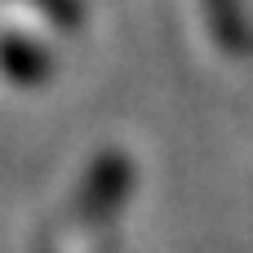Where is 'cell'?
<instances>
[{
	"label": "cell",
	"instance_id": "obj_4",
	"mask_svg": "<svg viewBox=\"0 0 253 253\" xmlns=\"http://www.w3.org/2000/svg\"><path fill=\"white\" fill-rule=\"evenodd\" d=\"M31 4H40L58 27H80V0H31Z\"/></svg>",
	"mask_w": 253,
	"mask_h": 253
},
{
	"label": "cell",
	"instance_id": "obj_2",
	"mask_svg": "<svg viewBox=\"0 0 253 253\" xmlns=\"http://www.w3.org/2000/svg\"><path fill=\"white\" fill-rule=\"evenodd\" d=\"M0 71L13 84H44L49 71H53V58H49L44 44L9 31V36H0Z\"/></svg>",
	"mask_w": 253,
	"mask_h": 253
},
{
	"label": "cell",
	"instance_id": "obj_3",
	"mask_svg": "<svg viewBox=\"0 0 253 253\" xmlns=\"http://www.w3.org/2000/svg\"><path fill=\"white\" fill-rule=\"evenodd\" d=\"M205 18H209V31L222 44V53L245 58L253 49V27H249V13H245V0H205Z\"/></svg>",
	"mask_w": 253,
	"mask_h": 253
},
{
	"label": "cell",
	"instance_id": "obj_1",
	"mask_svg": "<svg viewBox=\"0 0 253 253\" xmlns=\"http://www.w3.org/2000/svg\"><path fill=\"white\" fill-rule=\"evenodd\" d=\"M129 191H133V160L125 151H98V160L84 169V178L76 187V218H84V222L111 218Z\"/></svg>",
	"mask_w": 253,
	"mask_h": 253
}]
</instances>
